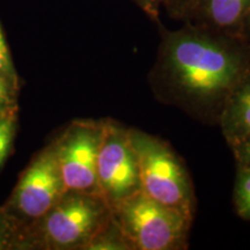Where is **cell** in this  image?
Here are the masks:
<instances>
[{"label": "cell", "mask_w": 250, "mask_h": 250, "mask_svg": "<svg viewBox=\"0 0 250 250\" xmlns=\"http://www.w3.org/2000/svg\"><path fill=\"white\" fill-rule=\"evenodd\" d=\"M249 77L245 50L233 40L184 28L166 34L149 85L159 101L204 123H219L229 99Z\"/></svg>", "instance_id": "1"}, {"label": "cell", "mask_w": 250, "mask_h": 250, "mask_svg": "<svg viewBox=\"0 0 250 250\" xmlns=\"http://www.w3.org/2000/svg\"><path fill=\"white\" fill-rule=\"evenodd\" d=\"M139 167L140 189L160 204L192 221L195 195L189 174L167 143L137 129H130Z\"/></svg>", "instance_id": "2"}, {"label": "cell", "mask_w": 250, "mask_h": 250, "mask_svg": "<svg viewBox=\"0 0 250 250\" xmlns=\"http://www.w3.org/2000/svg\"><path fill=\"white\" fill-rule=\"evenodd\" d=\"M115 224L130 249L180 250L188 245L191 220L137 191L111 206Z\"/></svg>", "instance_id": "3"}, {"label": "cell", "mask_w": 250, "mask_h": 250, "mask_svg": "<svg viewBox=\"0 0 250 250\" xmlns=\"http://www.w3.org/2000/svg\"><path fill=\"white\" fill-rule=\"evenodd\" d=\"M111 208L101 196L66 191L37 221V239L48 249H85L110 224Z\"/></svg>", "instance_id": "4"}, {"label": "cell", "mask_w": 250, "mask_h": 250, "mask_svg": "<svg viewBox=\"0 0 250 250\" xmlns=\"http://www.w3.org/2000/svg\"><path fill=\"white\" fill-rule=\"evenodd\" d=\"M103 122H74L52 144L66 191L101 196L98 156Z\"/></svg>", "instance_id": "5"}, {"label": "cell", "mask_w": 250, "mask_h": 250, "mask_svg": "<svg viewBox=\"0 0 250 250\" xmlns=\"http://www.w3.org/2000/svg\"><path fill=\"white\" fill-rule=\"evenodd\" d=\"M98 181L101 197L110 208L142 190L138 160L131 142L130 129L114 121H103Z\"/></svg>", "instance_id": "6"}, {"label": "cell", "mask_w": 250, "mask_h": 250, "mask_svg": "<svg viewBox=\"0 0 250 250\" xmlns=\"http://www.w3.org/2000/svg\"><path fill=\"white\" fill-rule=\"evenodd\" d=\"M66 192L54 146L40 152L26 168L6 208L15 220L36 224Z\"/></svg>", "instance_id": "7"}, {"label": "cell", "mask_w": 250, "mask_h": 250, "mask_svg": "<svg viewBox=\"0 0 250 250\" xmlns=\"http://www.w3.org/2000/svg\"><path fill=\"white\" fill-rule=\"evenodd\" d=\"M219 123L229 142L250 136V77L229 99Z\"/></svg>", "instance_id": "8"}, {"label": "cell", "mask_w": 250, "mask_h": 250, "mask_svg": "<svg viewBox=\"0 0 250 250\" xmlns=\"http://www.w3.org/2000/svg\"><path fill=\"white\" fill-rule=\"evenodd\" d=\"M203 12L212 26L235 29L245 23L250 0H202Z\"/></svg>", "instance_id": "9"}, {"label": "cell", "mask_w": 250, "mask_h": 250, "mask_svg": "<svg viewBox=\"0 0 250 250\" xmlns=\"http://www.w3.org/2000/svg\"><path fill=\"white\" fill-rule=\"evenodd\" d=\"M235 205L241 217L250 218V168H245L237 180Z\"/></svg>", "instance_id": "10"}, {"label": "cell", "mask_w": 250, "mask_h": 250, "mask_svg": "<svg viewBox=\"0 0 250 250\" xmlns=\"http://www.w3.org/2000/svg\"><path fill=\"white\" fill-rule=\"evenodd\" d=\"M17 220L6 208H0V250L11 249L18 237Z\"/></svg>", "instance_id": "11"}, {"label": "cell", "mask_w": 250, "mask_h": 250, "mask_svg": "<svg viewBox=\"0 0 250 250\" xmlns=\"http://www.w3.org/2000/svg\"><path fill=\"white\" fill-rule=\"evenodd\" d=\"M15 134V117L7 114L0 117V166L7 158Z\"/></svg>", "instance_id": "12"}, {"label": "cell", "mask_w": 250, "mask_h": 250, "mask_svg": "<svg viewBox=\"0 0 250 250\" xmlns=\"http://www.w3.org/2000/svg\"><path fill=\"white\" fill-rule=\"evenodd\" d=\"M0 78L7 80L14 88L17 87V77L1 26H0Z\"/></svg>", "instance_id": "13"}, {"label": "cell", "mask_w": 250, "mask_h": 250, "mask_svg": "<svg viewBox=\"0 0 250 250\" xmlns=\"http://www.w3.org/2000/svg\"><path fill=\"white\" fill-rule=\"evenodd\" d=\"M12 88H14L7 80L0 78V116L12 114Z\"/></svg>", "instance_id": "14"}, {"label": "cell", "mask_w": 250, "mask_h": 250, "mask_svg": "<svg viewBox=\"0 0 250 250\" xmlns=\"http://www.w3.org/2000/svg\"><path fill=\"white\" fill-rule=\"evenodd\" d=\"M235 153L245 168H250V136L233 143Z\"/></svg>", "instance_id": "15"}, {"label": "cell", "mask_w": 250, "mask_h": 250, "mask_svg": "<svg viewBox=\"0 0 250 250\" xmlns=\"http://www.w3.org/2000/svg\"><path fill=\"white\" fill-rule=\"evenodd\" d=\"M136 1L149 17L155 18L158 15L159 6H160L162 0H136Z\"/></svg>", "instance_id": "16"}, {"label": "cell", "mask_w": 250, "mask_h": 250, "mask_svg": "<svg viewBox=\"0 0 250 250\" xmlns=\"http://www.w3.org/2000/svg\"><path fill=\"white\" fill-rule=\"evenodd\" d=\"M245 23L247 24V27H248V28H249V30H250V8H249L248 14H247V18H246Z\"/></svg>", "instance_id": "17"}, {"label": "cell", "mask_w": 250, "mask_h": 250, "mask_svg": "<svg viewBox=\"0 0 250 250\" xmlns=\"http://www.w3.org/2000/svg\"><path fill=\"white\" fill-rule=\"evenodd\" d=\"M181 1L186 2V4H190V2H192V1H199V0H181Z\"/></svg>", "instance_id": "18"}, {"label": "cell", "mask_w": 250, "mask_h": 250, "mask_svg": "<svg viewBox=\"0 0 250 250\" xmlns=\"http://www.w3.org/2000/svg\"><path fill=\"white\" fill-rule=\"evenodd\" d=\"M0 117H1V116H0Z\"/></svg>", "instance_id": "19"}]
</instances>
